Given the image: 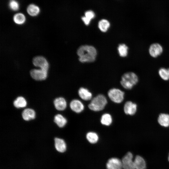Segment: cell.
I'll list each match as a JSON object with an SVG mask.
<instances>
[{"instance_id": "277c9868", "label": "cell", "mask_w": 169, "mask_h": 169, "mask_svg": "<svg viewBox=\"0 0 169 169\" xmlns=\"http://www.w3.org/2000/svg\"><path fill=\"white\" fill-rule=\"evenodd\" d=\"M125 93L121 90L115 88L110 89L108 92L110 99L116 103H120L124 99Z\"/></svg>"}, {"instance_id": "4fadbf2b", "label": "cell", "mask_w": 169, "mask_h": 169, "mask_svg": "<svg viewBox=\"0 0 169 169\" xmlns=\"http://www.w3.org/2000/svg\"><path fill=\"white\" fill-rule=\"evenodd\" d=\"M78 93L79 97L83 100H89L92 98V93L86 88H80L78 90Z\"/></svg>"}, {"instance_id": "2e32d148", "label": "cell", "mask_w": 169, "mask_h": 169, "mask_svg": "<svg viewBox=\"0 0 169 169\" xmlns=\"http://www.w3.org/2000/svg\"><path fill=\"white\" fill-rule=\"evenodd\" d=\"M157 121L159 124L162 126L167 127L169 126V114L161 113L159 115Z\"/></svg>"}, {"instance_id": "83f0119b", "label": "cell", "mask_w": 169, "mask_h": 169, "mask_svg": "<svg viewBox=\"0 0 169 169\" xmlns=\"http://www.w3.org/2000/svg\"><path fill=\"white\" fill-rule=\"evenodd\" d=\"M9 6L11 9L16 11L19 8V4L18 2L15 0H10L9 2Z\"/></svg>"}, {"instance_id": "f1b7e54d", "label": "cell", "mask_w": 169, "mask_h": 169, "mask_svg": "<svg viewBox=\"0 0 169 169\" xmlns=\"http://www.w3.org/2000/svg\"><path fill=\"white\" fill-rule=\"evenodd\" d=\"M168 161H169V155H168Z\"/></svg>"}, {"instance_id": "cb8c5ba5", "label": "cell", "mask_w": 169, "mask_h": 169, "mask_svg": "<svg viewBox=\"0 0 169 169\" xmlns=\"http://www.w3.org/2000/svg\"><path fill=\"white\" fill-rule=\"evenodd\" d=\"M117 50L119 54L121 57H125L128 55V48L125 44H120L118 46Z\"/></svg>"}, {"instance_id": "e0dca14e", "label": "cell", "mask_w": 169, "mask_h": 169, "mask_svg": "<svg viewBox=\"0 0 169 169\" xmlns=\"http://www.w3.org/2000/svg\"><path fill=\"white\" fill-rule=\"evenodd\" d=\"M95 14L92 10H89L84 13V15L81 17V19L84 23L86 26L88 25L90 23L92 19L95 17Z\"/></svg>"}, {"instance_id": "7402d4cb", "label": "cell", "mask_w": 169, "mask_h": 169, "mask_svg": "<svg viewBox=\"0 0 169 169\" xmlns=\"http://www.w3.org/2000/svg\"><path fill=\"white\" fill-rule=\"evenodd\" d=\"M27 105L25 99L22 96L18 97L13 102L14 106L17 108H22L25 107Z\"/></svg>"}, {"instance_id": "8992f818", "label": "cell", "mask_w": 169, "mask_h": 169, "mask_svg": "<svg viewBox=\"0 0 169 169\" xmlns=\"http://www.w3.org/2000/svg\"><path fill=\"white\" fill-rule=\"evenodd\" d=\"M33 65L40 69L48 70L49 68V64L47 59L42 56H37L33 59Z\"/></svg>"}, {"instance_id": "4316f807", "label": "cell", "mask_w": 169, "mask_h": 169, "mask_svg": "<svg viewBox=\"0 0 169 169\" xmlns=\"http://www.w3.org/2000/svg\"><path fill=\"white\" fill-rule=\"evenodd\" d=\"M158 74L163 80L165 81L169 80V68H161L158 70Z\"/></svg>"}, {"instance_id": "ac0fdd59", "label": "cell", "mask_w": 169, "mask_h": 169, "mask_svg": "<svg viewBox=\"0 0 169 169\" xmlns=\"http://www.w3.org/2000/svg\"><path fill=\"white\" fill-rule=\"evenodd\" d=\"M22 116L24 120L28 121L35 118V112L34 110L32 109H26L23 111Z\"/></svg>"}, {"instance_id": "d6986e66", "label": "cell", "mask_w": 169, "mask_h": 169, "mask_svg": "<svg viewBox=\"0 0 169 169\" xmlns=\"http://www.w3.org/2000/svg\"><path fill=\"white\" fill-rule=\"evenodd\" d=\"M98 26L99 29L102 32H106L110 26V23L107 19H103L99 21Z\"/></svg>"}, {"instance_id": "30bf717a", "label": "cell", "mask_w": 169, "mask_h": 169, "mask_svg": "<svg viewBox=\"0 0 169 169\" xmlns=\"http://www.w3.org/2000/svg\"><path fill=\"white\" fill-rule=\"evenodd\" d=\"M137 110L136 104L131 101H127L124 104V111L126 115H133L136 114Z\"/></svg>"}, {"instance_id": "ffe728a7", "label": "cell", "mask_w": 169, "mask_h": 169, "mask_svg": "<svg viewBox=\"0 0 169 169\" xmlns=\"http://www.w3.org/2000/svg\"><path fill=\"white\" fill-rule=\"evenodd\" d=\"M27 11L30 16L34 17L38 15L40 10L38 6L33 4H31L27 7Z\"/></svg>"}, {"instance_id": "603a6c76", "label": "cell", "mask_w": 169, "mask_h": 169, "mask_svg": "<svg viewBox=\"0 0 169 169\" xmlns=\"http://www.w3.org/2000/svg\"><path fill=\"white\" fill-rule=\"evenodd\" d=\"M112 122V118L111 115L109 113L103 114L101 117V124L105 126H109Z\"/></svg>"}, {"instance_id": "484cf974", "label": "cell", "mask_w": 169, "mask_h": 169, "mask_svg": "<svg viewBox=\"0 0 169 169\" xmlns=\"http://www.w3.org/2000/svg\"><path fill=\"white\" fill-rule=\"evenodd\" d=\"M13 20L16 24L18 25H21L25 22L26 18L23 14L21 13H18L14 15Z\"/></svg>"}, {"instance_id": "44dd1931", "label": "cell", "mask_w": 169, "mask_h": 169, "mask_svg": "<svg viewBox=\"0 0 169 169\" xmlns=\"http://www.w3.org/2000/svg\"><path fill=\"white\" fill-rule=\"evenodd\" d=\"M54 121L60 128L64 126L67 123V120L66 118L60 114H58L55 116Z\"/></svg>"}, {"instance_id": "7c38bea8", "label": "cell", "mask_w": 169, "mask_h": 169, "mask_svg": "<svg viewBox=\"0 0 169 169\" xmlns=\"http://www.w3.org/2000/svg\"><path fill=\"white\" fill-rule=\"evenodd\" d=\"M54 140L55 147L56 150L61 153L64 152L66 150V145L64 140L56 137Z\"/></svg>"}, {"instance_id": "5b68a950", "label": "cell", "mask_w": 169, "mask_h": 169, "mask_svg": "<svg viewBox=\"0 0 169 169\" xmlns=\"http://www.w3.org/2000/svg\"><path fill=\"white\" fill-rule=\"evenodd\" d=\"M133 155L130 152H128L122 158L121 161L123 169H135Z\"/></svg>"}, {"instance_id": "3957f363", "label": "cell", "mask_w": 169, "mask_h": 169, "mask_svg": "<svg viewBox=\"0 0 169 169\" xmlns=\"http://www.w3.org/2000/svg\"><path fill=\"white\" fill-rule=\"evenodd\" d=\"M107 103L106 97L103 95L99 94L92 99L88 106L92 111H99L103 110Z\"/></svg>"}, {"instance_id": "9a60e30c", "label": "cell", "mask_w": 169, "mask_h": 169, "mask_svg": "<svg viewBox=\"0 0 169 169\" xmlns=\"http://www.w3.org/2000/svg\"><path fill=\"white\" fill-rule=\"evenodd\" d=\"M134 160L135 169H146V162L142 156L137 155Z\"/></svg>"}, {"instance_id": "d4e9b609", "label": "cell", "mask_w": 169, "mask_h": 169, "mask_svg": "<svg viewBox=\"0 0 169 169\" xmlns=\"http://www.w3.org/2000/svg\"><path fill=\"white\" fill-rule=\"evenodd\" d=\"M86 138L88 141L90 143L95 144L98 141L99 136L96 133L90 131L87 133Z\"/></svg>"}, {"instance_id": "ba28073f", "label": "cell", "mask_w": 169, "mask_h": 169, "mask_svg": "<svg viewBox=\"0 0 169 169\" xmlns=\"http://www.w3.org/2000/svg\"><path fill=\"white\" fill-rule=\"evenodd\" d=\"M150 55L153 58H156L162 53L163 49L161 45L158 43H154L151 44L149 48Z\"/></svg>"}, {"instance_id": "52a82bcc", "label": "cell", "mask_w": 169, "mask_h": 169, "mask_svg": "<svg viewBox=\"0 0 169 169\" xmlns=\"http://www.w3.org/2000/svg\"><path fill=\"white\" fill-rule=\"evenodd\" d=\"M48 70L41 69H33L30 71L32 77L36 80L45 79L48 76Z\"/></svg>"}, {"instance_id": "5bb4252c", "label": "cell", "mask_w": 169, "mask_h": 169, "mask_svg": "<svg viewBox=\"0 0 169 169\" xmlns=\"http://www.w3.org/2000/svg\"><path fill=\"white\" fill-rule=\"evenodd\" d=\"M54 103L55 108L59 110H63L67 107L66 101L63 97H59L55 99L54 100Z\"/></svg>"}, {"instance_id": "6da1fadb", "label": "cell", "mask_w": 169, "mask_h": 169, "mask_svg": "<svg viewBox=\"0 0 169 169\" xmlns=\"http://www.w3.org/2000/svg\"><path fill=\"white\" fill-rule=\"evenodd\" d=\"M77 54L79 56V60L81 63H92L96 59L97 51L93 46L84 44L78 47Z\"/></svg>"}, {"instance_id": "9c48e42d", "label": "cell", "mask_w": 169, "mask_h": 169, "mask_svg": "<svg viewBox=\"0 0 169 169\" xmlns=\"http://www.w3.org/2000/svg\"><path fill=\"white\" fill-rule=\"evenodd\" d=\"M107 169H123L121 160L112 157L108 161L106 164Z\"/></svg>"}, {"instance_id": "8fae6325", "label": "cell", "mask_w": 169, "mask_h": 169, "mask_svg": "<svg viewBox=\"0 0 169 169\" xmlns=\"http://www.w3.org/2000/svg\"><path fill=\"white\" fill-rule=\"evenodd\" d=\"M70 107L72 111L77 113L82 112L84 108L83 104L77 99H74L71 101Z\"/></svg>"}, {"instance_id": "7a4b0ae2", "label": "cell", "mask_w": 169, "mask_h": 169, "mask_svg": "<svg viewBox=\"0 0 169 169\" xmlns=\"http://www.w3.org/2000/svg\"><path fill=\"white\" fill-rule=\"evenodd\" d=\"M138 81L137 75L132 72H127L123 74L120 83L122 86L127 90H131Z\"/></svg>"}]
</instances>
